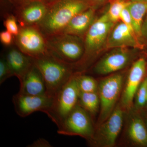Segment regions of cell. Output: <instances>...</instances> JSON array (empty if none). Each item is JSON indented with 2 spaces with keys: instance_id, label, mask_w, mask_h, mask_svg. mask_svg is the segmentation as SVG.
I'll list each match as a JSON object with an SVG mask.
<instances>
[{
  "instance_id": "7c38bea8",
  "label": "cell",
  "mask_w": 147,
  "mask_h": 147,
  "mask_svg": "<svg viewBox=\"0 0 147 147\" xmlns=\"http://www.w3.org/2000/svg\"><path fill=\"white\" fill-rule=\"evenodd\" d=\"M130 58L131 54L126 47L114 48L95 65L94 70L101 75L115 72L125 67Z\"/></svg>"
},
{
  "instance_id": "4316f807",
  "label": "cell",
  "mask_w": 147,
  "mask_h": 147,
  "mask_svg": "<svg viewBox=\"0 0 147 147\" xmlns=\"http://www.w3.org/2000/svg\"><path fill=\"white\" fill-rule=\"evenodd\" d=\"M14 36L7 30L0 33V40L5 47H10L14 45Z\"/></svg>"
},
{
  "instance_id": "ac0fdd59",
  "label": "cell",
  "mask_w": 147,
  "mask_h": 147,
  "mask_svg": "<svg viewBox=\"0 0 147 147\" xmlns=\"http://www.w3.org/2000/svg\"><path fill=\"white\" fill-rule=\"evenodd\" d=\"M127 8L129 11L134 32L138 38L142 36V27L147 13V0H137L130 1Z\"/></svg>"
},
{
  "instance_id": "7a4b0ae2",
  "label": "cell",
  "mask_w": 147,
  "mask_h": 147,
  "mask_svg": "<svg viewBox=\"0 0 147 147\" xmlns=\"http://www.w3.org/2000/svg\"><path fill=\"white\" fill-rule=\"evenodd\" d=\"M33 60L45 80L47 94L54 98L73 75L72 64L61 60L49 51L42 56L33 58Z\"/></svg>"
},
{
  "instance_id": "277c9868",
  "label": "cell",
  "mask_w": 147,
  "mask_h": 147,
  "mask_svg": "<svg viewBox=\"0 0 147 147\" xmlns=\"http://www.w3.org/2000/svg\"><path fill=\"white\" fill-rule=\"evenodd\" d=\"M80 91L74 74L54 98L48 117L58 127L79 102Z\"/></svg>"
},
{
  "instance_id": "f1b7e54d",
  "label": "cell",
  "mask_w": 147,
  "mask_h": 147,
  "mask_svg": "<svg viewBox=\"0 0 147 147\" xmlns=\"http://www.w3.org/2000/svg\"><path fill=\"white\" fill-rule=\"evenodd\" d=\"M30 147H51L52 145L47 141L44 139H39L34 142L31 144L29 145Z\"/></svg>"
},
{
  "instance_id": "3957f363",
  "label": "cell",
  "mask_w": 147,
  "mask_h": 147,
  "mask_svg": "<svg viewBox=\"0 0 147 147\" xmlns=\"http://www.w3.org/2000/svg\"><path fill=\"white\" fill-rule=\"evenodd\" d=\"M45 37L48 51L61 60L72 64L83 57L85 48L82 38L65 33Z\"/></svg>"
},
{
  "instance_id": "ffe728a7",
  "label": "cell",
  "mask_w": 147,
  "mask_h": 147,
  "mask_svg": "<svg viewBox=\"0 0 147 147\" xmlns=\"http://www.w3.org/2000/svg\"><path fill=\"white\" fill-rule=\"evenodd\" d=\"M100 99L97 92H80L78 104L90 115H95L100 105Z\"/></svg>"
},
{
  "instance_id": "6da1fadb",
  "label": "cell",
  "mask_w": 147,
  "mask_h": 147,
  "mask_svg": "<svg viewBox=\"0 0 147 147\" xmlns=\"http://www.w3.org/2000/svg\"><path fill=\"white\" fill-rule=\"evenodd\" d=\"M90 7L87 0H55L38 27L45 36L61 33L74 16Z\"/></svg>"
},
{
  "instance_id": "484cf974",
  "label": "cell",
  "mask_w": 147,
  "mask_h": 147,
  "mask_svg": "<svg viewBox=\"0 0 147 147\" xmlns=\"http://www.w3.org/2000/svg\"><path fill=\"white\" fill-rule=\"evenodd\" d=\"M120 20H121V22L125 24L128 27V28L130 30L136 35L135 32H134L131 16H130L128 8H127V6L125 7L122 11L120 16Z\"/></svg>"
},
{
  "instance_id": "f546056e",
  "label": "cell",
  "mask_w": 147,
  "mask_h": 147,
  "mask_svg": "<svg viewBox=\"0 0 147 147\" xmlns=\"http://www.w3.org/2000/svg\"><path fill=\"white\" fill-rule=\"evenodd\" d=\"M92 7L96 8L97 6L106 3H109L111 0H87Z\"/></svg>"
},
{
  "instance_id": "5bb4252c",
  "label": "cell",
  "mask_w": 147,
  "mask_h": 147,
  "mask_svg": "<svg viewBox=\"0 0 147 147\" xmlns=\"http://www.w3.org/2000/svg\"><path fill=\"white\" fill-rule=\"evenodd\" d=\"M2 55L19 82L34 64L33 58L23 53L15 45L7 47Z\"/></svg>"
},
{
  "instance_id": "30bf717a",
  "label": "cell",
  "mask_w": 147,
  "mask_h": 147,
  "mask_svg": "<svg viewBox=\"0 0 147 147\" xmlns=\"http://www.w3.org/2000/svg\"><path fill=\"white\" fill-rule=\"evenodd\" d=\"M54 97L47 95H32L18 92L12 97V101L16 114L25 117L34 112L40 111L49 115Z\"/></svg>"
},
{
  "instance_id": "1f68e13d",
  "label": "cell",
  "mask_w": 147,
  "mask_h": 147,
  "mask_svg": "<svg viewBox=\"0 0 147 147\" xmlns=\"http://www.w3.org/2000/svg\"><path fill=\"white\" fill-rule=\"evenodd\" d=\"M129 1H137V0H129Z\"/></svg>"
},
{
  "instance_id": "603a6c76",
  "label": "cell",
  "mask_w": 147,
  "mask_h": 147,
  "mask_svg": "<svg viewBox=\"0 0 147 147\" xmlns=\"http://www.w3.org/2000/svg\"><path fill=\"white\" fill-rule=\"evenodd\" d=\"M3 17V25L6 30L16 36L19 33L20 26L16 17L10 12L2 11Z\"/></svg>"
},
{
  "instance_id": "8992f818",
  "label": "cell",
  "mask_w": 147,
  "mask_h": 147,
  "mask_svg": "<svg viewBox=\"0 0 147 147\" xmlns=\"http://www.w3.org/2000/svg\"><path fill=\"white\" fill-rule=\"evenodd\" d=\"M123 81L121 74H115L103 79L98 84V90L100 105L98 126L109 117L115 109L121 90Z\"/></svg>"
},
{
  "instance_id": "cb8c5ba5",
  "label": "cell",
  "mask_w": 147,
  "mask_h": 147,
  "mask_svg": "<svg viewBox=\"0 0 147 147\" xmlns=\"http://www.w3.org/2000/svg\"><path fill=\"white\" fill-rule=\"evenodd\" d=\"M136 94L137 106L139 108H141L144 106L146 103L147 78H145L140 84Z\"/></svg>"
},
{
  "instance_id": "52a82bcc",
  "label": "cell",
  "mask_w": 147,
  "mask_h": 147,
  "mask_svg": "<svg viewBox=\"0 0 147 147\" xmlns=\"http://www.w3.org/2000/svg\"><path fill=\"white\" fill-rule=\"evenodd\" d=\"M90 115L81 105L77 104L58 127V134L79 135L90 140L92 139L94 129Z\"/></svg>"
},
{
  "instance_id": "ba28073f",
  "label": "cell",
  "mask_w": 147,
  "mask_h": 147,
  "mask_svg": "<svg viewBox=\"0 0 147 147\" xmlns=\"http://www.w3.org/2000/svg\"><path fill=\"white\" fill-rule=\"evenodd\" d=\"M14 44L23 53L33 58L48 52L46 37L38 26L20 27L19 33L14 38Z\"/></svg>"
},
{
  "instance_id": "4dcf8cb0",
  "label": "cell",
  "mask_w": 147,
  "mask_h": 147,
  "mask_svg": "<svg viewBox=\"0 0 147 147\" xmlns=\"http://www.w3.org/2000/svg\"><path fill=\"white\" fill-rule=\"evenodd\" d=\"M142 36L147 38V13L145 16L142 27Z\"/></svg>"
},
{
  "instance_id": "44dd1931",
  "label": "cell",
  "mask_w": 147,
  "mask_h": 147,
  "mask_svg": "<svg viewBox=\"0 0 147 147\" xmlns=\"http://www.w3.org/2000/svg\"><path fill=\"white\" fill-rule=\"evenodd\" d=\"M130 1L129 0H111L109 3L110 5L107 11L111 21L115 24L119 21L122 11L128 5Z\"/></svg>"
},
{
  "instance_id": "2e32d148",
  "label": "cell",
  "mask_w": 147,
  "mask_h": 147,
  "mask_svg": "<svg viewBox=\"0 0 147 147\" xmlns=\"http://www.w3.org/2000/svg\"><path fill=\"white\" fill-rule=\"evenodd\" d=\"M20 83L18 92L20 93L32 95L47 94L45 80L34 63L24 75Z\"/></svg>"
},
{
  "instance_id": "4fadbf2b",
  "label": "cell",
  "mask_w": 147,
  "mask_h": 147,
  "mask_svg": "<svg viewBox=\"0 0 147 147\" xmlns=\"http://www.w3.org/2000/svg\"><path fill=\"white\" fill-rule=\"evenodd\" d=\"M105 47L107 49L128 47L142 49L143 46L137 36L121 21L111 30Z\"/></svg>"
},
{
  "instance_id": "83f0119b",
  "label": "cell",
  "mask_w": 147,
  "mask_h": 147,
  "mask_svg": "<svg viewBox=\"0 0 147 147\" xmlns=\"http://www.w3.org/2000/svg\"><path fill=\"white\" fill-rule=\"evenodd\" d=\"M6 2L11 7H15L26 3L34 1H41L50 4L55 0H5Z\"/></svg>"
},
{
  "instance_id": "e0dca14e",
  "label": "cell",
  "mask_w": 147,
  "mask_h": 147,
  "mask_svg": "<svg viewBox=\"0 0 147 147\" xmlns=\"http://www.w3.org/2000/svg\"><path fill=\"white\" fill-rule=\"evenodd\" d=\"M96 8L90 7L74 16L61 33L76 36L83 38L96 18Z\"/></svg>"
},
{
  "instance_id": "9a60e30c",
  "label": "cell",
  "mask_w": 147,
  "mask_h": 147,
  "mask_svg": "<svg viewBox=\"0 0 147 147\" xmlns=\"http://www.w3.org/2000/svg\"><path fill=\"white\" fill-rule=\"evenodd\" d=\"M146 62L144 58H139L131 67L126 86L123 95L122 103L125 107L129 108L142 82L146 71Z\"/></svg>"
},
{
  "instance_id": "5b68a950",
  "label": "cell",
  "mask_w": 147,
  "mask_h": 147,
  "mask_svg": "<svg viewBox=\"0 0 147 147\" xmlns=\"http://www.w3.org/2000/svg\"><path fill=\"white\" fill-rule=\"evenodd\" d=\"M115 25L107 12L95 19L83 38L85 51L81 61H87L105 47L108 36Z\"/></svg>"
},
{
  "instance_id": "8fae6325",
  "label": "cell",
  "mask_w": 147,
  "mask_h": 147,
  "mask_svg": "<svg viewBox=\"0 0 147 147\" xmlns=\"http://www.w3.org/2000/svg\"><path fill=\"white\" fill-rule=\"evenodd\" d=\"M123 113L119 107L115 108L107 119L98 126L93 137L99 144L112 147L115 144L123 123Z\"/></svg>"
},
{
  "instance_id": "7402d4cb",
  "label": "cell",
  "mask_w": 147,
  "mask_h": 147,
  "mask_svg": "<svg viewBox=\"0 0 147 147\" xmlns=\"http://www.w3.org/2000/svg\"><path fill=\"white\" fill-rule=\"evenodd\" d=\"M76 80L80 92H96L98 85L96 81L92 76L76 74Z\"/></svg>"
},
{
  "instance_id": "d6a6232c",
  "label": "cell",
  "mask_w": 147,
  "mask_h": 147,
  "mask_svg": "<svg viewBox=\"0 0 147 147\" xmlns=\"http://www.w3.org/2000/svg\"><path fill=\"white\" fill-rule=\"evenodd\" d=\"M146 103L147 104V97H146Z\"/></svg>"
},
{
  "instance_id": "d4e9b609",
  "label": "cell",
  "mask_w": 147,
  "mask_h": 147,
  "mask_svg": "<svg viewBox=\"0 0 147 147\" xmlns=\"http://www.w3.org/2000/svg\"><path fill=\"white\" fill-rule=\"evenodd\" d=\"M13 76L5 59L1 55L0 59V84L1 85L7 79Z\"/></svg>"
},
{
  "instance_id": "9c48e42d",
  "label": "cell",
  "mask_w": 147,
  "mask_h": 147,
  "mask_svg": "<svg viewBox=\"0 0 147 147\" xmlns=\"http://www.w3.org/2000/svg\"><path fill=\"white\" fill-rule=\"evenodd\" d=\"M49 3L34 1L15 7H11L2 0L3 11L13 13L16 17L20 27L38 26L45 18Z\"/></svg>"
},
{
  "instance_id": "d6986e66",
  "label": "cell",
  "mask_w": 147,
  "mask_h": 147,
  "mask_svg": "<svg viewBox=\"0 0 147 147\" xmlns=\"http://www.w3.org/2000/svg\"><path fill=\"white\" fill-rule=\"evenodd\" d=\"M129 138L137 144L147 146V131L143 121L138 117L131 120L128 129Z\"/></svg>"
}]
</instances>
